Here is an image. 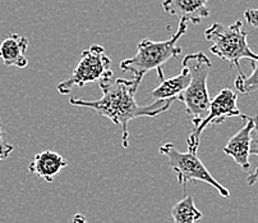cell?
Instances as JSON below:
<instances>
[{
    "mask_svg": "<svg viewBox=\"0 0 258 223\" xmlns=\"http://www.w3.org/2000/svg\"><path fill=\"white\" fill-rule=\"evenodd\" d=\"M181 64L189 71L190 82L183 94L178 97V100L185 105V110L190 117L193 127L197 128L209 114L211 104L207 90V78L212 64L209 57L202 52L187 54Z\"/></svg>",
    "mask_w": 258,
    "mask_h": 223,
    "instance_id": "cell-3",
    "label": "cell"
},
{
    "mask_svg": "<svg viewBox=\"0 0 258 223\" xmlns=\"http://www.w3.org/2000/svg\"><path fill=\"white\" fill-rule=\"evenodd\" d=\"M67 164L68 162L60 154L51 150H45L33 157L32 162L28 165V171L46 182H52L55 176H58L61 169L66 168Z\"/></svg>",
    "mask_w": 258,
    "mask_h": 223,
    "instance_id": "cell-10",
    "label": "cell"
},
{
    "mask_svg": "<svg viewBox=\"0 0 258 223\" xmlns=\"http://www.w3.org/2000/svg\"><path fill=\"white\" fill-rule=\"evenodd\" d=\"M13 150L14 146L12 144L7 143L4 131L2 128V126H0V160H6L13 153Z\"/></svg>",
    "mask_w": 258,
    "mask_h": 223,
    "instance_id": "cell-16",
    "label": "cell"
},
{
    "mask_svg": "<svg viewBox=\"0 0 258 223\" xmlns=\"http://www.w3.org/2000/svg\"><path fill=\"white\" fill-rule=\"evenodd\" d=\"M207 3L209 0H164L162 9L170 16L178 17L179 21L188 22V25H198L210 16Z\"/></svg>",
    "mask_w": 258,
    "mask_h": 223,
    "instance_id": "cell-9",
    "label": "cell"
},
{
    "mask_svg": "<svg viewBox=\"0 0 258 223\" xmlns=\"http://www.w3.org/2000/svg\"><path fill=\"white\" fill-rule=\"evenodd\" d=\"M72 223H87V220H86L85 215H82V214H80V213H78V214H76L75 217H73V220H72Z\"/></svg>",
    "mask_w": 258,
    "mask_h": 223,
    "instance_id": "cell-18",
    "label": "cell"
},
{
    "mask_svg": "<svg viewBox=\"0 0 258 223\" xmlns=\"http://www.w3.org/2000/svg\"><path fill=\"white\" fill-rule=\"evenodd\" d=\"M113 78L111 59L101 45L94 44L83 50L81 59L71 77L58 83L59 94L68 95L73 87H83L87 83Z\"/></svg>",
    "mask_w": 258,
    "mask_h": 223,
    "instance_id": "cell-6",
    "label": "cell"
},
{
    "mask_svg": "<svg viewBox=\"0 0 258 223\" xmlns=\"http://www.w3.org/2000/svg\"><path fill=\"white\" fill-rule=\"evenodd\" d=\"M250 63H252V73L249 76L239 74L234 82L236 90L242 94H250L258 91V62L250 61Z\"/></svg>",
    "mask_w": 258,
    "mask_h": 223,
    "instance_id": "cell-14",
    "label": "cell"
},
{
    "mask_svg": "<svg viewBox=\"0 0 258 223\" xmlns=\"http://www.w3.org/2000/svg\"><path fill=\"white\" fill-rule=\"evenodd\" d=\"M171 218L174 223H196L202 219L204 214L196 207L193 196H185L171 208Z\"/></svg>",
    "mask_w": 258,
    "mask_h": 223,
    "instance_id": "cell-13",
    "label": "cell"
},
{
    "mask_svg": "<svg viewBox=\"0 0 258 223\" xmlns=\"http://www.w3.org/2000/svg\"><path fill=\"white\" fill-rule=\"evenodd\" d=\"M28 48V40L20 33H11L0 44V61L7 67L25 68L28 64L26 52Z\"/></svg>",
    "mask_w": 258,
    "mask_h": 223,
    "instance_id": "cell-11",
    "label": "cell"
},
{
    "mask_svg": "<svg viewBox=\"0 0 258 223\" xmlns=\"http://www.w3.org/2000/svg\"><path fill=\"white\" fill-rule=\"evenodd\" d=\"M247 31L243 28L242 21L225 26L215 22L205 31V37L211 42L210 52L217 58L229 62L230 66L238 68L239 74H243L240 68L242 59L258 62V54L250 50L247 42Z\"/></svg>",
    "mask_w": 258,
    "mask_h": 223,
    "instance_id": "cell-4",
    "label": "cell"
},
{
    "mask_svg": "<svg viewBox=\"0 0 258 223\" xmlns=\"http://www.w3.org/2000/svg\"><path fill=\"white\" fill-rule=\"evenodd\" d=\"M159 152L160 154L168 158L169 165L174 171V173L176 174L178 184L183 186L184 193L187 191L188 182L201 181L211 185L212 188L216 189L220 196L226 199L230 196L228 189L214 179V176L210 173L209 169L206 168V165L201 162V159L197 157L196 153L189 152V150L187 153L179 152V150H176L173 143H166L161 145L159 148Z\"/></svg>",
    "mask_w": 258,
    "mask_h": 223,
    "instance_id": "cell-5",
    "label": "cell"
},
{
    "mask_svg": "<svg viewBox=\"0 0 258 223\" xmlns=\"http://www.w3.org/2000/svg\"><path fill=\"white\" fill-rule=\"evenodd\" d=\"M102 97L96 100H85L72 97L69 103L73 107H85L95 110L101 117L110 119L121 129V144L123 148H129L128 124L132 119L138 117H156L164 113L173 104V100L168 102H152L149 105L137 104L135 95L138 85L133 80L125 78H106L100 81Z\"/></svg>",
    "mask_w": 258,
    "mask_h": 223,
    "instance_id": "cell-1",
    "label": "cell"
},
{
    "mask_svg": "<svg viewBox=\"0 0 258 223\" xmlns=\"http://www.w3.org/2000/svg\"><path fill=\"white\" fill-rule=\"evenodd\" d=\"M243 121H245L244 127L239 129L238 132L230 138L225 146L223 148L224 153L234 159V162L243 169V171H249V150H250V133L254 127L253 117L247 114H240Z\"/></svg>",
    "mask_w": 258,
    "mask_h": 223,
    "instance_id": "cell-8",
    "label": "cell"
},
{
    "mask_svg": "<svg viewBox=\"0 0 258 223\" xmlns=\"http://www.w3.org/2000/svg\"><path fill=\"white\" fill-rule=\"evenodd\" d=\"M236 100H238V95L231 88H224L211 100L207 117L188 136L187 145L189 152L197 154L201 135L204 133L207 127L214 126V124H221L230 117L240 116V110L236 105Z\"/></svg>",
    "mask_w": 258,
    "mask_h": 223,
    "instance_id": "cell-7",
    "label": "cell"
},
{
    "mask_svg": "<svg viewBox=\"0 0 258 223\" xmlns=\"http://www.w3.org/2000/svg\"><path fill=\"white\" fill-rule=\"evenodd\" d=\"M190 82V74L187 68H181L180 73L173 76L170 78H159V83L156 87L151 91V98L154 102H168V100H175L178 97L183 94L185 88Z\"/></svg>",
    "mask_w": 258,
    "mask_h": 223,
    "instance_id": "cell-12",
    "label": "cell"
},
{
    "mask_svg": "<svg viewBox=\"0 0 258 223\" xmlns=\"http://www.w3.org/2000/svg\"><path fill=\"white\" fill-rule=\"evenodd\" d=\"M244 20L252 27H258V8L257 9H247L244 12Z\"/></svg>",
    "mask_w": 258,
    "mask_h": 223,
    "instance_id": "cell-17",
    "label": "cell"
},
{
    "mask_svg": "<svg viewBox=\"0 0 258 223\" xmlns=\"http://www.w3.org/2000/svg\"><path fill=\"white\" fill-rule=\"evenodd\" d=\"M253 122H254V127L252 129V133H250V155H257L258 157V116L253 117ZM258 180V167L255 168V171L253 172L252 174L248 176V185L249 186H253V185L257 182Z\"/></svg>",
    "mask_w": 258,
    "mask_h": 223,
    "instance_id": "cell-15",
    "label": "cell"
},
{
    "mask_svg": "<svg viewBox=\"0 0 258 223\" xmlns=\"http://www.w3.org/2000/svg\"><path fill=\"white\" fill-rule=\"evenodd\" d=\"M188 22L179 21L178 30L169 40L165 41H154L150 39H143L138 42L137 53L132 58L124 59L120 63L121 71L131 72L133 74L132 80L140 86L145 74L151 69H156L159 78L164 77V66L169 59L178 58L183 49L178 45L181 36L187 32Z\"/></svg>",
    "mask_w": 258,
    "mask_h": 223,
    "instance_id": "cell-2",
    "label": "cell"
}]
</instances>
